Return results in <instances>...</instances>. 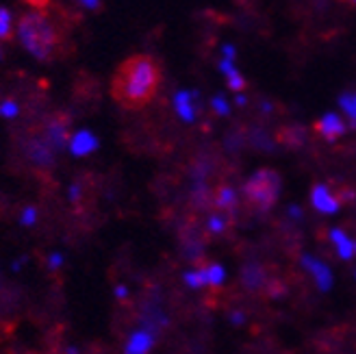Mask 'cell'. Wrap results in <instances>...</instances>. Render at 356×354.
Masks as SVG:
<instances>
[{"mask_svg":"<svg viewBox=\"0 0 356 354\" xmlns=\"http://www.w3.org/2000/svg\"><path fill=\"white\" fill-rule=\"evenodd\" d=\"M163 72L150 55H133L122 61L111 81V96L124 109H141L159 92Z\"/></svg>","mask_w":356,"mask_h":354,"instance_id":"cell-1","label":"cell"},{"mask_svg":"<svg viewBox=\"0 0 356 354\" xmlns=\"http://www.w3.org/2000/svg\"><path fill=\"white\" fill-rule=\"evenodd\" d=\"M17 40L35 59L48 61L61 42L57 26L44 11H26L17 20Z\"/></svg>","mask_w":356,"mask_h":354,"instance_id":"cell-2","label":"cell"},{"mask_svg":"<svg viewBox=\"0 0 356 354\" xmlns=\"http://www.w3.org/2000/svg\"><path fill=\"white\" fill-rule=\"evenodd\" d=\"M280 187V174L276 170H257L243 185V200L248 209L257 211V214H265V211H270L278 202Z\"/></svg>","mask_w":356,"mask_h":354,"instance_id":"cell-3","label":"cell"},{"mask_svg":"<svg viewBox=\"0 0 356 354\" xmlns=\"http://www.w3.org/2000/svg\"><path fill=\"white\" fill-rule=\"evenodd\" d=\"M44 139L48 141V146L55 152L65 148L70 144V124H67V118H63V115L52 118L48 122V127H46Z\"/></svg>","mask_w":356,"mask_h":354,"instance_id":"cell-4","label":"cell"},{"mask_svg":"<svg viewBox=\"0 0 356 354\" xmlns=\"http://www.w3.org/2000/svg\"><path fill=\"white\" fill-rule=\"evenodd\" d=\"M311 202L317 211H322V214H334V211L341 207L339 191H332L328 185H315L311 191Z\"/></svg>","mask_w":356,"mask_h":354,"instance_id":"cell-5","label":"cell"},{"mask_svg":"<svg viewBox=\"0 0 356 354\" xmlns=\"http://www.w3.org/2000/svg\"><path fill=\"white\" fill-rule=\"evenodd\" d=\"M343 131H346V124L337 113H326L322 120L315 122V133L319 137H324L326 141H337L343 135Z\"/></svg>","mask_w":356,"mask_h":354,"instance_id":"cell-6","label":"cell"},{"mask_svg":"<svg viewBox=\"0 0 356 354\" xmlns=\"http://www.w3.org/2000/svg\"><path fill=\"white\" fill-rule=\"evenodd\" d=\"M29 156L35 166L50 168L52 161H55V150L48 146V141L44 137H35L29 144Z\"/></svg>","mask_w":356,"mask_h":354,"instance_id":"cell-7","label":"cell"},{"mask_svg":"<svg viewBox=\"0 0 356 354\" xmlns=\"http://www.w3.org/2000/svg\"><path fill=\"white\" fill-rule=\"evenodd\" d=\"M67 146H70V150H72V154L85 156V154L96 150L98 139L94 137V133H89V131H76L72 137H70V144Z\"/></svg>","mask_w":356,"mask_h":354,"instance_id":"cell-8","label":"cell"},{"mask_svg":"<svg viewBox=\"0 0 356 354\" xmlns=\"http://www.w3.org/2000/svg\"><path fill=\"white\" fill-rule=\"evenodd\" d=\"M211 204L216 211H220V214H233V209L237 204V196L228 185H222L216 189V193H213Z\"/></svg>","mask_w":356,"mask_h":354,"instance_id":"cell-9","label":"cell"},{"mask_svg":"<svg viewBox=\"0 0 356 354\" xmlns=\"http://www.w3.org/2000/svg\"><path fill=\"white\" fill-rule=\"evenodd\" d=\"M220 65H222V72L226 74V83H228L230 90H233V92H243L245 90V79L237 72V67L233 65V61L224 59Z\"/></svg>","mask_w":356,"mask_h":354,"instance_id":"cell-10","label":"cell"},{"mask_svg":"<svg viewBox=\"0 0 356 354\" xmlns=\"http://www.w3.org/2000/svg\"><path fill=\"white\" fill-rule=\"evenodd\" d=\"M152 346V339L146 332H137L131 337L129 346H127V354H146Z\"/></svg>","mask_w":356,"mask_h":354,"instance_id":"cell-11","label":"cell"},{"mask_svg":"<svg viewBox=\"0 0 356 354\" xmlns=\"http://www.w3.org/2000/svg\"><path fill=\"white\" fill-rule=\"evenodd\" d=\"M13 38V15L7 7H0V40L9 42Z\"/></svg>","mask_w":356,"mask_h":354,"instance_id":"cell-12","label":"cell"},{"mask_svg":"<svg viewBox=\"0 0 356 354\" xmlns=\"http://www.w3.org/2000/svg\"><path fill=\"white\" fill-rule=\"evenodd\" d=\"M339 102H341V109L348 115L350 124L356 127V92H346Z\"/></svg>","mask_w":356,"mask_h":354,"instance_id":"cell-13","label":"cell"},{"mask_svg":"<svg viewBox=\"0 0 356 354\" xmlns=\"http://www.w3.org/2000/svg\"><path fill=\"white\" fill-rule=\"evenodd\" d=\"M176 109L181 113L185 120H191L193 118V107H191V96L189 94H178L176 96Z\"/></svg>","mask_w":356,"mask_h":354,"instance_id":"cell-14","label":"cell"},{"mask_svg":"<svg viewBox=\"0 0 356 354\" xmlns=\"http://www.w3.org/2000/svg\"><path fill=\"white\" fill-rule=\"evenodd\" d=\"M17 113H20V107H17V102H13V100L0 102V115H3V118H15Z\"/></svg>","mask_w":356,"mask_h":354,"instance_id":"cell-15","label":"cell"},{"mask_svg":"<svg viewBox=\"0 0 356 354\" xmlns=\"http://www.w3.org/2000/svg\"><path fill=\"white\" fill-rule=\"evenodd\" d=\"M76 3H79L83 9H87V11H98L100 5H102V0H76Z\"/></svg>","mask_w":356,"mask_h":354,"instance_id":"cell-16","label":"cell"},{"mask_svg":"<svg viewBox=\"0 0 356 354\" xmlns=\"http://www.w3.org/2000/svg\"><path fill=\"white\" fill-rule=\"evenodd\" d=\"M35 220H38V211H35L33 207H29L26 211H24V218H22V224H33Z\"/></svg>","mask_w":356,"mask_h":354,"instance_id":"cell-17","label":"cell"},{"mask_svg":"<svg viewBox=\"0 0 356 354\" xmlns=\"http://www.w3.org/2000/svg\"><path fill=\"white\" fill-rule=\"evenodd\" d=\"M26 5H31L33 11H44L50 5V0H26Z\"/></svg>","mask_w":356,"mask_h":354,"instance_id":"cell-18","label":"cell"},{"mask_svg":"<svg viewBox=\"0 0 356 354\" xmlns=\"http://www.w3.org/2000/svg\"><path fill=\"white\" fill-rule=\"evenodd\" d=\"M350 3H354V5H356V0H350Z\"/></svg>","mask_w":356,"mask_h":354,"instance_id":"cell-19","label":"cell"}]
</instances>
